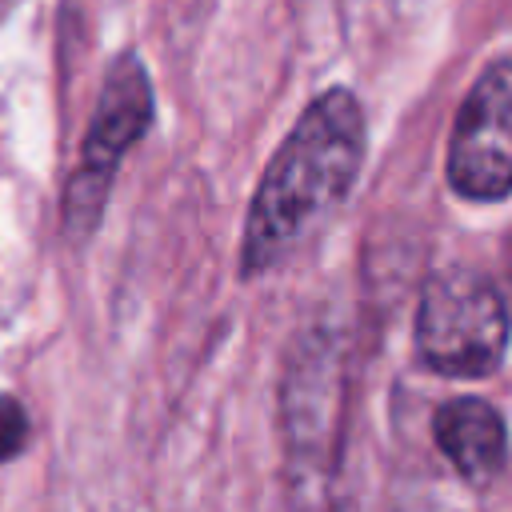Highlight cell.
<instances>
[{"mask_svg":"<svg viewBox=\"0 0 512 512\" xmlns=\"http://www.w3.org/2000/svg\"><path fill=\"white\" fill-rule=\"evenodd\" d=\"M28 444V412L16 396L0 392V464L16 460Z\"/></svg>","mask_w":512,"mask_h":512,"instance_id":"obj_7","label":"cell"},{"mask_svg":"<svg viewBox=\"0 0 512 512\" xmlns=\"http://www.w3.org/2000/svg\"><path fill=\"white\" fill-rule=\"evenodd\" d=\"M364 108L352 88L320 92L272 152L240 236V276L288 260L352 192L364 164Z\"/></svg>","mask_w":512,"mask_h":512,"instance_id":"obj_1","label":"cell"},{"mask_svg":"<svg viewBox=\"0 0 512 512\" xmlns=\"http://www.w3.org/2000/svg\"><path fill=\"white\" fill-rule=\"evenodd\" d=\"M508 304L476 268L436 272L416 308V356L440 376H488L508 352Z\"/></svg>","mask_w":512,"mask_h":512,"instance_id":"obj_4","label":"cell"},{"mask_svg":"<svg viewBox=\"0 0 512 512\" xmlns=\"http://www.w3.org/2000/svg\"><path fill=\"white\" fill-rule=\"evenodd\" d=\"M16 4H20V0H0V20H4V16H8Z\"/></svg>","mask_w":512,"mask_h":512,"instance_id":"obj_8","label":"cell"},{"mask_svg":"<svg viewBox=\"0 0 512 512\" xmlns=\"http://www.w3.org/2000/svg\"><path fill=\"white\" fill-rule=\"evenodd\" d=\"M448 184L464 200L512 192V60H496L472 80L448 136Z\"/></svg>","mask_w":512,"mask_h":512,"instance_id":"obj_5","label":"cell"},{"mask_svg":"<svg viewBox=\"0 0 512 512\" xmlns=\"http://www.w3.org/2000/svg\"><path fill=\"white\" fill-rule=\"evenodd\" d=\"M432 440L468 484H488L508 456L504 416L480 396L444 400L432 416Z\"/></svg>","mask_w":512,"mask_h":512,"instance_id":"obj_6","label":"cell"},{"mask_svg":"<svg viewBox=\"0 0 512 512\" xmlns=\"http://www.w3.org/2000/svg\"><path fill=\"white\" fill-rule=\"evenodd\" d=\"M152 120H156V96H152L148 68L136 52H120L100 80V96H96L88 132L80 140L76 168L64 184L60 220L72 240H88L96 232L112 180L120 172V160L152 128Z\"/></svg>","mask_w":512,"mask_h":512,"instance_id":"obj_3","label":"cell"},{"mask_svg":"<svg viewBox=\"0 0 512 512\" xmlns=\"http://www.w3.org/2000/svg\"><path fill=\"white\" fill-rule=\"evenodd\" d=\"M344 408L348 376L340 340L308 332L296 344L280 384L284 488L292 512H332L344 456Z\"/></svg>","mask_w":512,"mask_h":512,"instance_id":"obj_2","label":"cell"},{"mask_svg":"<svg viewBox=\"0 0 512 512\" xmlns=\"http://www.w3.org/2000/svg\"><path fill=\"white\" fill-rule=\"evenodd\" d=\"M508 280H512V244H508Z\"/></svg>","mask_w":512,"mask_h":512,"instance_id":"obj_9","label":"cell"}]
</instances>
